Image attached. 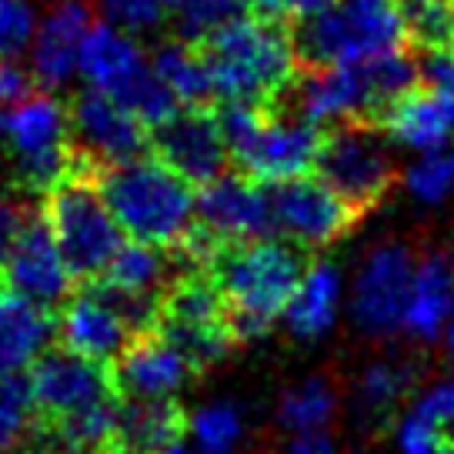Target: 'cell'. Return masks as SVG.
<instances>
[{"instance_id": "obj_14", "label": "cell", "mask_w": 454, "mask_h": 454, "mask_svg": "<svg viewBox=\"0 0 454 454\" xmlns=\"http://www.w3.org/2000/svg\"><path fill=\"white\" fill-rule=\"evenodd\" d=\"M198 224L221 244L264 241L278 234L270 191L247 174H221L217 181L200 187Z\"/></svg>"}, {"instance_id": "obj_30", "label": "cell", "mask_w": 454, "mask_h": 454, "mask_svg": "<svg viewBox=\"0 0 454 454\" xmlns=\"http://www.w3.org/2000/svg\"><path fill=\"white\" fill-rule=\"evenodd\" d=\"M404 30L431 54L454 51V0H397Z\"/></svg>"}, {"instance_id": "obj_20", "label": "cell", "mask_w": 454, "mask_h": 454, "mask_svg": "<svg viewBox=\"0 0 454 454\" xmlns=\"http://www.w3.org/2000/svg\"><path fill=\"white\" fill-rule=\"evenodd\" d=\"M194 374L187 357L164 334H141L111 364L114 391L121 401H160Z\"/></svg>"}, {"instance_id": "obj_27", "label": "cell", "mask_w": 454, "mask_h": 454, "mask_svg": "<svg viewBox=\"0 0 454 454\" xmlns=\"http://www.w3.org/2000/svg\"><path fill=\"white\" fill-rule=\"evenodd\" d=\"M151 64H154L157 77L164 81V87L177 98V104H184V107H207V100L217 98L207 57H204V47H198V43L181 41V37L160 43Z\"/></svg>"}, {"instance_id": "obj_42", "label": "cell", "mask_w": 454, "mask_h": 454, "mask_svg": "<svg viewBox=\"0 0 454 454\" xmlns=\"http://www.w3.org/2000/svg\"><path fill=\"white\" fill-rule=\"evenodd\" d=\"M441 338H444V351L454 357V314H451V321H448V327H444V334H441Z\"/></svg>"}, {"instance_id": "obj_35", "label": "cell", "mask_w": 454, "mask_h": 454, "mask_svg": "<svg viewBox=\"0 0 454 454\" xmlns=\"http://www.w3.org/2000/svg\"><path fill=\"white\" fill-rule=\"evenodd\" d=\"M37 11L30 0H0V57H20L34 43Z\"/></svg>"}, {"instance_id": "obj_23", "label": "cell", "mask_w": 454, "mask_h": 454, "mask_svg": "<svg viewBox=\"0 0 454 454\" xmlns=\"http://www.w3.org/2000/svg\"><path fill=\"white\" fill-rule=\"evenodd\" d=\"M454 314V254L451 251H427L414 268L411 298L404 311V331L411 338L438 340Z\"/></svg>"}, {"instance_id": "obj_28", "label": "cell", "mask_w": 454, "mask_h": 454, "mask_svg": "<svg viewBox=\"0 0 454 454\" xmlns=\"http://www.w3.org/2000/svg\"><path fill=\"white\" fill-rule=\"evenodd\" d=\"M414 364H397V361H378L361 374L357 384V411L364 421H384L395 408L408 397L414 387Z\"/></svg>"}, {"instance_id": "obj_22", "label": "cell", "mask_w": 454, "mask_h": 454, "mask_svg": "<svg viewBox=\"0 0 454 454\" xmlns=\"http://www.w3.org/2000/svg\"><path fill=\"white\" fill-rule=\"evenodd\" d=\"M57 334V317L0 281V378H17L47 355Z\"/></svg>"}, {"instance_id": "obj_25", "label": "cell", "mask_w": 454, "mask_h": 454, "mask_svg": "<svg viewBox=\"0 0 454 454\" xmlns=\"http://www.w3.org/2000/svg\"><path fill=\"white\" fill-rule=\"evenodd\" d=\"M340 308V274L331 261H314L284 308V325L298 340H317L331 331Z\"/></svg>"}, {"instance_id": "obj_21", "label": "cell", "mask_w": 454, "mask_h": 454, "mask_svg": "<svg viewBox=\"0 0 454 454\" xmlns=\"http://www.w3.org/2000/svg\"><path fill=\"white\" fill-rule=\"evenodd\" d=\"M391 144L411 147L418 154L438 151L454 141V94L441 87H414L397 98L378 121Z\"/></svg>"}, {"instance_id": "obj_1", "label": "cell", "mask_w": 454, "mask_h": 454, "mask_svg": "<svg viewBox=\"0 0 454 454\" xmlns=\"http://www.w3.org/2000/svg\"><path fill=\"white\" fill-rule=\"evenodd\" d=\"M211 278L224 294V321L234 344L264 338L304 281V251L287 241L224 244L211 261Z\"/></svg>"}, {"instance_id": "obj_43", "label": "cell", "mask_w": 454, "mask_h": 454, "mask_svg": "<svg viewBox=\"0 0 454 454\" xmlns=\"http://www.w3.org/2000/svg\"><path fill=\"white\" fill-rule=\"evenodd\" d=\"M164 454H191V451L184 448V441H177V444H170V448Z\"/></svg>"}, {"instance_id": "obj_11", "label": "cell", "mask_w": 454, "mask_h": 454, "mask_svg": "<svg viewBox=\"0 0 454 454\" xmlns=\"http://www.w3.org/2000/svg\"><path fill=\"white\" fill-rule=\"evenodd\" d=\"M27 381L43 427H54L74 414L90 411V408L107 404V401H121L114 391V378L107 364L87 361V357L71 355L64 348L37 357Z\"/></svg>"}, {"instance_id": "obj_4", "label": "cell", "mask_w": 454, "mask_h": 454, "mask_svg": "<svg viewBox=\"0 0 454 454\" xmlns=\"http://www.w3.org/2000/svg\"><path fill=\"white\" fill-rule=\"evenodd\" d=\"M94 177L114 221L134 241L170 251L198 221V198L191 184L160 157H134L124 164L98 168Z\"/></svg>"}, {"instance_id": "obj_34", "label": "cell", "mask_w": 454, "mask_h": 454, "mask_svg": "<svg viewBox=\"0 0 454 454\" xmlns=\"http://www.w3.org/2000/svg\"><path fill=\"white\" fill-rule=\"evenodd\" d=\"M191 431L198 441L200 454H231L234 444L241 441L244 425L241 411L234 404H211V408H200L191 418Z\"/></svg>"}, {"instance_id": "obj_5", "label": "cell", "mask_w": 454, "mask_h": 454, "mask_svg": "<svg viewBox=\"0 0 454 454\" xmlns=\"http://www.w3.org/2000/svg\"><path fill=\"white\" fill-rule=\"evenodd\" d=\"M0 141L11 157L14 184L24 194L47 198L77 170H98L71 134V111L54 94H30L0 111Z\"/></svg>"}, {"instance_id": "obj_8", "label": "cell", "mask_w": 454, "mask_h": 454, "mask_svg": "<svg viewBox=\"0 0 454 454\" xmlns=\"http://www.w3.org/2000/svg\"><path fill=\"white\" fill-rule=\"evenodd\" d=\"M98 170H77L43 198V217L74 281H100L114 254L124 247V231L114 221L98 187Z\"/></svg>"}, {"instance_id": "obj_18", "label": "cell", "mask_w": 454, "mask_h": 454, "mask_svg": "<svg viewBox=\"0 0 454 454\" xmlns=\"http://www.w3.org/2000/svg\"><path fill=\"white\" fill-rule=\"evenodd\" d=\"M94 27V14L87 0H57L37 24L30 43V74L47 90L67 87L81 71V51Z\"/></svg>"}, {"instance_id": "obj_10", "label": "cell", "mask_w": 454, "mask_h": 454, "mask_svg": "<svg viewBox=\"0 0 454 454\" xmlns=\"http://www.w3.org/2000/svg\"><path fill=\"white\" fill-rule=\"evenodd\" d=\"M317 177L357 214L374 211L395 184V157L387 134L374 121H348L325 134Z\"/></svg>"}, {"instance_id": "obj_17", "label": "cell", "mask_w": 454, "mask_h": 454, "mask_svg": "<svg viewBox=\"0 0 454 454\" xmlns=\"http://www.w3.org/2000/svg\"><path fill=\"white\" fill-rule=\"evenodd\" d=\"M154 157H160L187 184H211L224 174L227 141L217 114L207 107H184L154 128Z\"/></svg>"}, {"instance_id": "obj_7", "label": "cell", "mask_w": 454, "mask_h": 454, "mask_svg": "<svg viewBox=\"0 0 454 454\" xmlns=\"http://www.w3.org/2000/svg\"><path fill=\"white\" fill-rule=\"evenodd\" d=\"M408 30L397 0H334L294 27V51L308 67L357 64L404 51Z\"/></svg>"}, {"instance_id": "obj_12", "label": "cell", "mask_w": 454, "mask_h": 454, "mask_svg": "<svg viewBox=\"0 0 454 454\" xmlns=\"http://www.w3.org/2000/svg\"><path fill=\"white\" fill-rule=\"evenodd\" d=\"M414 257L404 244H378L357 268L351 291V317L364 334L387 338L404 327V311L411 298Z\"/></svg>"}, {"instance_id": "obj_29", "label": "cell", "mask_w": 454, "mask_h": 454, "mask_svg": "<svg viewBox=\"0 0 454 454\" xmlns=\"http://www.w3.org/2000/svg\"><path fill=\"white\" fill-rule=\"evenodd\" d=\"M41 434L37 404L27 378H0V454L24 451Z\"/></svg>"}, {"instance_id": "obj_24", "label": "cell", "mask_w": 454, "mask_h": 454, "mask_svg": "<svg viewBox=\"0 0 454 454\" xmlns=\"http://www.w3.org/2000/svg\"><path fill=\"white\" fill-rule=\"evenodd\" d=\"M187 414L174 397L160 401H121L114 454H164L184 441Z\"/></svg>"}, {"instance_id": "obj_13", "label": "cell", "mask_w": 454, "mask_h": 454, "mask_svg": "<svg viewBox=\"0 0 454 454\" xmlns=\"http://www.w3.org/2000/svg\"><path fill=\"white\" fill-rule=\"evenodd\" d=\"M270 200H274L278 231L287 234L301 251H321L327 244H334L361 217L321 177H294V181L274 184Z\"/></svg>"}, {"instance_id": "obj_19", "label": "cell", "mask_w": 454, "mask_h": 454, "mask_svg": "<svg viewBox=\"0 0 454 454\" xmlns=\"http://www.w3.org/2000/svg\"><path fill=\"white\" fill-rule=\"evenodd\" d=\"M57 340L71 355H81L98 364H114L134 340V334L98 287L84 284V291L64 301V308L57 314Z\"/></svg>"}, {"instance_id": "obj_26", "label": "cell", "mask_w": 454, "mask_h": 454, "mask_svg": "<svg viewBox=\"0 0 454 454\" xmlns=\"http://www.w3.org/2000/svg\"><path fill=\"white\" fill-rule=\"evenodd\" d=\"M181 268H187V264L177 257V251L130 241L114 254L111 268L104 270L100 281L117 287V291H128V294H151V298H160Z\"/></svg>"}, {"instance_id": "obj_39", "label": "cell", "mask_w": 454, "mask_h": 454, "mask_svg": "<svg viewBox=\"0 0 454 454\" xmlns=\"http://www.w3.org/2000/svg\"><path fill=\"white\" fill-rule=\"evenodd\" d=\"M421 71H425L427 84H434V87H441V90H451L454 94V51L431 54Z\"/></svg>"}, {"instance_id": "obj_40", "label": "cell", "mask_w": 454, "mask_h": 454, "mask_svg": "<svg viewBox=\"0 0 454 454\" xmlns=\"http://www.w3.org/2000/svg\"><path fill=\"white\" fill-rule=\"evenodd\" d=\"M284 454H338L334 451V441L327 438L325 431H308V434H298L291 441Z\"/></svg>"}, {"instance_id": "obj_33", "label": "cell", "mask_w": 454, "mask_h": 454, "mask_svg": "<svg viewBox=\"0 0 454 454\" xmlns=\"http://www.w3.org/2000/svg\"><path fill=\"white\" fill-rule=\"evenodd\" d=\"M404 191L418 204H444L454 194V144L425 151L404 170Z\"/></svg>"}, {"instance_id": "obj_9", "label": "cell", "mask_w": 454, "mask_h": 454, "mask_svg": "<svg viewBox=\"0 0 454 454\" xmlns=\"http://www.w3.org/2000/svg\"><path fill=\"white\" fill-rule=\"evenodd\" d=\"M81 74L87 87L124 104L151 130L177 114V98L157 77L141 43L130 37V30L117 27L111 20L94 24L87 34L84 51H81Z\"/></svg>"}, {"instance_id": "obj_15", "label": "cell", "mask_w": 454, "mask_h": 454, "mask_svg": "<svg viewBox=\"0 0 454 454\" xmlns=\"http://www.w3.org/2000/svg\"><path fill=\"white\" fill-rule=\"evenodd\" d=\"M147 130L151 128L141 117H134L124 104H117L94 87L81 90L71 104L74 144L94 168H111L141 157L147 147Z\"/></svg>"}, {"instance_id": "obj_16", "label": "cell", "mask_w": 454, "mask_h": 454, "mask_svg": "<svg viewBox=\"0 0 454 454\" xmlns=\"http://www.w3.org/2000/svg\"><path fill=\"white\" fill-rule=\"evenodd\" d=\"M0 281L41 308H57L67 301L74 278L43 214L27 211L14 247L0 268Z\"/></svg>"}, {"instance_id": "obj_32", "label": "cell", "mask_w": 454, "mask_h": 454, "mask_svg": "<svg viewBox=\"0 0 454 454\" xmlns=\"http://www.w3.org/2000/svg\"><path fill=\"white\" fill-rule=\"evenodd\" d=\"M331 414H334V391L321 378H311V381L284 391L281 404H278L281 425L287 431H294V434L321 431L331 421Z\"/></svg>"}, {"instance_id": "obj_2", "label": "cell", "mask_w": 454, "mask_h": 454, "mask_svg": "<svg viewBox=\"0 0 454 454\" xmlns=\"http://www.w3.org/2000/svg\"><path fill=\"white\" fill-rule=\"evenodd\" d=\"M214 94L227 104L278 107L298 77L294 34L268 17H238L204 41Z\"/></svg>"}, {"instance_id": "obj_36", "label": "cell", "mask_w": 454, "mask_h": 454, "mask_svg": "<svg viewBox=\"0 0 454 454\" xmlns=\"http://www.w3.org/2000/svg\"><path fill=\"white\" fill-rule=\"evenodd\" d=\"M98 7L124 30H151L168 17V0H98Z\"/></svg>"}, {"instance_id": "obj_37", "label": "cell", "mask_w": 454, "mask_h": 454, "mask_svg": "<svg viewBox=\"0 0 454 454\" xmlns=\"http://www.w3.org/2000/svg\"><path fill=\"white\" fill-rule=\"evenodd\" d=\"M257 11V17H268L278 24H301L308 17L321 14L334 0H244Z\"/></svg>"}, {"instance_id": "obj_38", "label": "cell", "mask_w": 454, "mask_h": 454, "mask_svg": "<svg viewBox=\"0 0 454 454\" xmlns=\"http://www.w3.org/2000/svg\"><path fill=\"white\" fill-rule=\"evenodd\" d=\"M34 90H37L34 74L24 64H17V57H0V111L27 100Z\"/></svg>"}, {"instance_id": "obj_3", "label": "cell", "mask_w": 454, "mask_h": 454, "mask_svg": "<svg viewBox=\"0 0 454 454\" xmlns=\"http://www.w3.org/2000/svg\"><path fill=\"white\" fill-rule=\"evenodd\" d=\"M418 87V64L404 51L378 54L357 64L308 67L291 84L294 111L317 128L348 121H381V114Z\"/></svg>"}, {"instance_id": "obj_41", "label": "cell", "mask_w": 454, "mask_h": 454, "mask_svg": "<svg viewBox=\"0 0 454 454\" xmlns=\"http://www.w3.org/2000/svg\"><path fill=\"white\" fill-rule=\"evenodd\" d=\"M24 454H98V451H84V448H74L67 441H57L54 434L41 425V434L24 448Z\"/></svg>"}, {"instance_id": "obj_6", "label": "cell", "mask_w": 454, "mask_h": 454, "mask_svg": "<svg viewBox=\"0 0 454 454\" xmlns=\"http://www.w3.org/2000/svg\"><path fill=\"white\" fill-rule=\"evenodd\" d=\"M224 130L227 154L234 157L257 184H284L304 177L317 164L325 130L301 114H281L278 107L224 104L217 114Z\"/></svg>"}, {"instance_id": "obj_31", "label": "cell", "mask_w": 454, "mask_h": 454, "mask_svg": "<svg viewBox=\"0 0 454 454\" xmlns=\"http://www.w3.org/2000/svg\"><path fill=\"white\" fill-rule=\"evenodd\" d=\"M241 7L244 0H168V17L181 41L204 43L231 20H238Z\"/></svg>"}]
</instances>
